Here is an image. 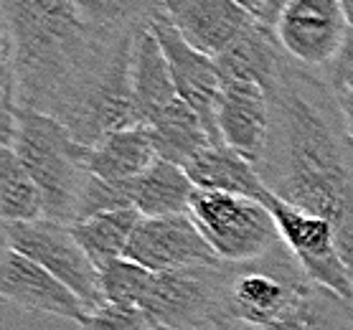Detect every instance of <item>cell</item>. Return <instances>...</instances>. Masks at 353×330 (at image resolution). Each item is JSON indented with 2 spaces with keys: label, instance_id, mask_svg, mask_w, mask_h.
<instances>
[{
  "label": "cell",
  "instance_id": "cell-1",
  "mask_svg": "<svg viewBox=\"0 0 353 330\" xmlns=\"http://www.w3.org/2000/svg\"><path fill=\"white\" fill-rule=\"evenodd\" d=\"M270 99L272 127L257 165L267 191L328 218L353 277V140L336 94L290 59Z\"/></svg>",
  "mask_w": 353,
  "mask_h": 330
},
{
  "label": "cell",
  "instance_id": "cell-2",
  "mask_svg": "<svg viewBox=\"0 0 353 330\" xmlns=\"http://www.w3.org/2000/svg\"><path fill=\"white\" fill-rule=\"evenodd\" d=\"M0 8L3 92L69 127L128 31L97 28L72 0H0Z\"/></svg>",
  "mask_w": 353,
  "mask_h": 330
},
{
  "label": "cell",
  "instance_id": "cell-3",
  "mask_svg": "<svg viewBox=\"0 0 353 330\" xmlns=\"http://www.w3.org/2000/svg\"><path fill=\"white\" fill-rule=\"evenodd\" d=\"M0 147H13L43 194L46 218L72 226L89 181L87 145L66 125L43 112L21 110L3 97L0 107Z\"/></svg>",
  "mask_w": 353,
  "mask_h": 330
},
{
  "label": "cell",
  "instance_id": "cell-4",
  "mask_svg": "<svg viewBox=\"0 0 353 330\" xmlns=\"http://www.w3.org/2000/svg\"><path fill=\"white\" fill-rule=\"evenodd\" d=\"M310 285L313 280L285 244L254 262H226L229 330H262L272 325Z\"/></svg>",
  "mask_w": 353,
  "mask_h": 330
},
{
  "label": "cell",
  "instance_id": "cell-5",
  "mask_svg": "<svg viewBox=\"0 0 353 330\" xmlns=\"http://www.w3.org/2000/svg\"><path fill=\"white\" fill-rule=\"evenodd\" d=\"M137 307L161 330H229L226 262L153 272Z\"/></svg>",
  "mask_w": 353,
  "mask_h": 330
},
{
  "label": "cell",
  "instance_id": "cell-6",
  "mask_svg": "<svg viewBox=\"0 0 353 330\" xmlns=\"http://www.w3.org/2000/svg\"><path fill=\"white\" fill-rule=\"evenodd\" d=\"M188 214L216 257L229 265L254 262L282 244L274 216L257 198L196 188Z\"/></svg>",
  "mask_w": 353,
  "mask_h": 330
},
{
  "label": "cell",
  "instance_id": "cell-7",
  "mask_svg": "<svg viewBox=\"0 0 353 330\" xmlns=\"http://www.w3.org/2000/svg\"><path fill=\"white\" fill-rule=\"evenodd\" d=\"M262 203L274 216L282 244L292 251V257L297 259V265L305 269L307 277L315 285L336 292L338 298L353 302L351 269H348L343 254H341L338 234L328 218L282 201L270 191L265 194Z\"/></svg>",
  "mask_w": 353,
  "mask_h": 330
},
{
  "label": "cell",
  "instance_id": "cell-8",
  "mask_svg": "<svg viewBox=\"0 0 353 330\" xmlns=\"http://www.w3.org/2000/svg\"><path fill=\"white\" fill-rule=\"evenodd\" d=\"M6 247L21 251L41 267H46L51 274L69 285L89 310H94L105 302L99 269L89 259L79 239L74 236L72 226L59 224L51 218L39 221H18V224L3 226Z\"/></svg>",
  "mask_w": 353,
  "mask_h": 330
},
{
  "label": "cell",
  "instance_id": "cell-9",
  "mask_svg": "<svg viewBox=\"0 0 353 330\" xmlns=\"http://www.w3.org/2000/svg\"><path fill=\"white\" fill-rule=\"evenodd\" d=\"M348 31L351 25L338 0H290L274 25L285 54L307 69H328Z\"/></svg>",
  "mask_w": 353,
  "mask_h": 330
},
{
  "label": "cell",
  "instance_id": "cell-10",
  "mask_svg": "<svg viewBox=\"0 0 353 330\" xmlns=\"http://www.w3.org/2000/svg\"><path fill=\"white\" fill-rule=\"evenodd\" d=\"M148 21L153 25L155 36H158L163 46V54L168 59L178 94L188 102L193 112L199 114V120L203 122V127L209 132L211 143H221L216 125L219 97H221V74H219L216 59L193 49L191 43L176 31V25L163 16L161 8L155 10Z\"/></svg>",
  "mask_w": 353,
  "mask_h": 330
},
{
  "label": "cell",
  "instance_id": "cell-11",
  "mask_svg": "<svg viewBox=\"0 0 353 330\" xmlns=\"http://www.w3.org/2000/svg\"><path fill=\"white\" fill-rule=\"evenodd\" d=\"M128 259L143 265L150 272H173V269H193L211 267L221 259L211 244L203 239L191 214L176 216H155L137 224L128 247Z\"/></svg>",
  "mask_w": 353,
  "mask_h": 330
},
{
  "label": "cell",
  "instance_id": "cell-12",
  "mask_svg": "<svg viewBox=\"0 0 353 330\" xmlns=\"http://www.w3.org/2000/svg\"><path fill=\"white\" fill-rule=\"evenodd\" d=\"M0 295L10 305L74 322H79L89 313L84 300L69 285H64L57 274L48 272L46 267H41L39 262H33L31 257H26L10 247L3 249Z\"/></svg>",
  "mask_w": 353,
  "mask_h": 330
},
{
  "label": "cell",
  "instance_id": "cell-13",
  "mask_svg": "<svg viewBox=\"0 0 353 330\" xmlns=\"http://www.w3.org/2000/svg\"><path fill=\"white\" fill-rule=\"evenodd\" d=\"M216 125L221 143L259 165L272 127V99L257 81H221Z\"/></svg>",
  "mask_w": 353,
  "mask_h": 330
},
{
  "label": "cell",
  "instance_id": "cell-14",
  "mask_svg": "<svg viewBox=\"0 0 353 330\" xmlns=\"http://www.w3.org/2000/svg\"><path fill=\"white\" fill-rule=\"evenodd\" d=\"M161 10L193 49L214 59L254 23L234 0H161Z\"/></svg>",
  "mask_w": 353,
  "mask_h": 330
},
{
  "label": "cell",
  "instance_id": "cell-15",
  "mask_svg": "<svg viewBox=\"0 0 353 330\" xmlns=\"http://www.w3.org/2000/svg\"><path fill=\"white\" fill-rule=\"evenodd\" d=\"M132 89L140 125H150L178 99H183L178 94L168 59L150 21L137 23L132 36Z\"/></svg>",
  "mask_w": 353,
  "mask_h": 330
},
{
  "label": "cell",
  "instance_id": "cell-16",
  "mask_svg": "<svg viewBox=\"0 0 353 330\" xmlns=\"http://www.w3.org/2000/svg\"><path fill=\"white\" fill-rule=\"evenodd\" d=\"M288 64L290 56L277 41V33L259 21H254L224 54L216 56L221 81H257L270 94L280 84Z\"/></svg>",
  "mask_w": 353,
  "mask_h": 330
},
{
  "label": "cell",
  "instance_id": "cell-17",
  "mask_svg": "<svg viewBox=\"0 0 353 330\" xmlns=\"http://www.w3.org/2000/svg\"><path fill=\"white\" fill-rule=\"evenodd\" d=\"M183 170L188 173L193 185L203 191H224V194L247 196L257 201H262L267 194V185L257 165L224 143L206 145L185 163Z\"/></svg>",
  "mask_w": 353,
  "mask_h": 330
},
{
  "label": "cell",
  "instance_id": "cell-18",
  "mask_svg": "<svg viewBox=\"0 0 353 330\" xmlns=\"http://www.w3.org/2000/svg\"><path fill=\"white\" fill-rule=\"evenodd\" d=\"M128 198V206L137 209L143 216H176L188 214L196 185L181 165L158 161L128 183H120Z\"/></svg>",
  "mask_w": 353,
  "mask_h": 330
},
{
  "label": "cell",
  "instance_id": "cell-19",
  "mask_svg": "<svg viewBox=\"0 0 353 330\" xmlns=\"http://www.w3.org/2000/svg\"><path fill=\"white\" fill-rule=\"evenodd\" d=\"M158 161L150 130L135 125L105 135L97 145L87 147L89 173L107 183H128Z\"/></svg>",
  "mask_w": 353,
  "mask_h": 330
},
{
  "label": "cell",
  "instance_id": "cell-20",
  "mask_svg": "<svg viewBox=\"0 0 353 330\" xmlns=\"http://www.w3.org/2000/svg\"><path fill=\"white\" fill-rule=\"evenodd\" d=\"M145 127L150 130L158 158L176 163L181 168L191 161L193 155L201 153L206 145H211V137L203 127V122L188 107L185 99H178L176 105L168 107L161 117H155Z\"/></svg>",
  "mask_w": 353,
  "mask_h": 330
},
{
  "label": "cell",
  "instance_id": "cell-21",
  "mask_svg": "<svg viewBox=\"0 0 353 330\" xmlns=\"http://www.w3.org/2000/svg\"><path fill=\"white\" fill-rule=\"evenodd\" d=\"M140 221H143V214L137 209H114L77 221L72 224V231L89 259L97 265V269H102L105 265L128 254L130 239Z\"/></svg>",
  "mask_w": 353,
  "mask_h": 330
},
{
  "label": "cell",
  "instance_id": "cell-22",
  "mask_svg": "<svg viewBox=\"0 0 353 330\" xmlns=\"http://www.w3.org/2000/svg\"><path fill=\"white\" fill-rule=\"evenodd\" d=\"M262 330H353V302L313 282L280 320Z\"/></svg>",
  "mask_w": 353,
  "mask_h": 330
},
{
  "label": "cell",
  "instance_id": "cell-23",
  "mask_svg": "<svg viewBox=\"0 0 353 330\" xmlns=\"http://www.w3.org/2000/svg\"><path fill=\"white\" fill-rule=\"evenodd\" d=\"M0 216L3 224L46 218L43 194L13 147H0Z\"/></svg>",
  "mask_w": 353,
  "mask_h": 330
},
{
  "label": "cell",
  "instance_id": "cell-24",
  "mask_svg": "<svg viewBox=\"0 0 353 330\" xmlns=\"http://www.w3.org/2000/svg\"><path fill=\"white\" fill-rule=\"evenodd\" d=\"M89 23L102 31H130L161 8V0H72Z\"/></svg>",
  "mask_w": 353,
  "mask_h": 330
},
{
  "label": "cell",
  "instance_id": "cell-25",
  "mask_svg": "<svg viewBox=\"0 0 353 330\" xmlns=\"http://www.w3.org/2000/svg\"><path fill=\"white\" fill-rule=\"evenodd\" d=\"M150 269L137 265L132 259L122 257L99 269V282H102V295L105 302H117V305H140L145 287L150 282Z\"/></svg>",
  "mask_w": 353,
  "mask_h": 330
},
{
  "label": "cell",
  "instance_id": "cell-26",
  "mask_svg": "<svg viewBox=\"0 0 353 330\" xmlns=\"http://www.w3.org/2000/svg\"><path fill=\"white\" fill-rule=\"evenodd\" d=\"M77 325L79 330H158L145 310L117 302H102L99 307L89 310Z\"/></svg>",
  "mask_w": 353,
  "mask_h": 330
},
{
  "label": "cell",
  "instance_id": "cell-27",
  "mask_svg": "<svg viewBox=\"0 0 353 330\" xmlns=\"http://www.w3.org/2000/svg\"><path fill=\"white\" fill-rule=\"evenodd\" d=\"M328 87L333 89V94L353 89V28L345 36L343 46L338 51V56L333 59V64L328 66Z\"/></svg>",
  "mask_w": 353,
  "mask_h": 330
},
{
  "label": "cell",
  "instance_id": "cell-28",
  "mask_svg": "<svg viewBox=\"0 0 353 330\" xmlns=\"http://www.w3.org/2000/svg\"><path fill=\"white\" fill-rule=\"evenodd\" d=\"M336 102H338V110H341V117H343L345 132H348L353 140V89L351 92H341V94H336Z\"/></svg>",
  "mask_w": 353,
  "mask_h": 330
},
{
  "label": "cell",
  "instance_id": "cell-29",
  "mask_svg": "<svg viewBox=\"0 0 353 330\" xmlns=\"http://www.w3.org/2000/svg\"><path fill=\"white\" fill-rule=\"evenodd\" d=\"M290 6V0H267V10H265V18H262V23L267 25V28H272L277 25V21H280L282 10Z\"/></svg>",
  "mask_w": 353,
  "mask_h": 330
},
{
  "label": "cell",
  "instance_id": "cell-30",
  "mask_svg": "<svg viewBox=\"0 0 353 330\" xmlns=\"http://www.w3.org/2000/svg\"><path fill=\"white\" fill-rule=\"evenodd\" d=\"M234 3H236V6H241V8L247 10L254 21H259V23H262L265 10H267V0H234Z\"/></svg>",
  "mask_w": 353,
  "mask_h": 330
},
{
  "label": "cell",
  "instance_id": "cell-31",
  "mask_svg": "<svg viewBox=\"0 0 353 330\" xmlns=\"http://www.w3.org/2000/svg\"><path fill=\"white\" fill-rule=\"evenodd\" d=\"M341 3V8H343L345 18H348V25L353 28V0H338Z\"/></svg>",
  "mask_w": 353,
  "mask_h": 330
},
{
  "label": "cell",
  "instance_id": "cell-32",
  "mask_svg": "<svg viewBox=\"0 0 353 330\" xmlns=\"http://www.w3.org/2000/svg\"><path fill=\"white\" fill-rule=\"evenodd\" d=\"M158 330H161V328H158ZM221 330H226V328H221Z\"/></svg>",
  "mask_w": 353,
  "mask_h": 330
}]
</instances>
